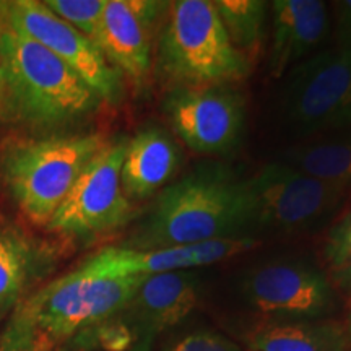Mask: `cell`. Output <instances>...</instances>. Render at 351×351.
<instances>
[{
    "label": "cell",
    "mask_w": 351,
    "mask_h": 351,
    "mask_svg": "<svg viewBox=\"0 0 351 351\" xmlns=\"http://www.w3.org/2000/svg\"><path fill=\"white\" fill-rule=\"evenodd\" d=\"M106 143L98 134L10 140L0 155V171L21 212L47 226L78 176Z\"/></svg>",
    "instance_id": "cell-6"
},
{
    "label": "cell",
    "mask_w": 351,
    "mask_h": 351,
    "mask_svg": "<svg viewBox=\"0 0 351 351\" xmlns=\"http://www.w3.org/2000/svg\"><path fill=\"white\" fill-rule=\"evenodd\" d=\"M2 16H0V38H2ZM0 96H2V54H0Z\"/></svg>",
    "instance_id": "cell-26"
},
{
    "label": "cell",
    "mask_w": 351,
    "mask_h": 351,
    "mask_svg": "<svg viewBox=\"0 0 351 351\" xmlns=\"http://www.w3.org/2000/svg\"><path fill=\"white\" fill-rule=\"evenodd\" d=\"M0 121L33 132L62 130L99 108L98 95L43 44L2 19Z\"/></svg>",
    "instance_id": "cell-1"
},
{
    "label": "cell",
    "mask_w": 351,
    "mask_h": 351,
    "mask_svg": "<svg viewBox=\"0 0 351 351\" xmlns=\"http://www.w3.org/2000/svg\"><path fill=\"white\" fill-rule=\"evenodd\" d=\"M200 276L179 270L143 276L135 293L112 315L130 340V351H150L161 333L182 324L199 302Z\"/></svg>",
    "instance_id": "cell-12"
},
{
    "label": "cell",
    "mask_w": 351,
    "mask_h": 351,
    "mask_svg": "<svg viewBox=\"0 0 351 351\" xmlns=\"http://www.w3.org/2000/svg\"><path fill=\"white\" fill-rule=\"evenodd\" d=\"M343 127H351V106H350V109H348V112H346Z\"/></svg>",
    "instance_id": "cell-27"
},
{
    "label": "cell",
    "mask_w": 351,
    "mask_h": 351,
    "mask_svg": "<svg viewBox=\"0 0 351 351\" xmlns=\"http://www.w3.org/2000/svg\"><path fill=\"white\" fill-rule=\"evenodd\" d=\"M256 244L257 241L254 239L231 238L163 249H130L124 245L104 247L95 256L86 258L78 269L83 274L98 278L152 276L213 265L236 254L249 251Z\"/></svg>",
    "instance_id": "cell-14"
},
{
    "label": "cell",
    "mask_w": 351,
    "mask_h": 351,
    "mask_svg": "<svg viewBox=\"0 0 351 351\" xmlns=\"http://www.w3.org/2000/svg\"><path fill=\"white\" fill-rule=\"evenodd\" d=\"M169 2L108 0L95 44L121 75L145 86L153 69V46Z\"/></svg>",
    "instance_id": "cell-13"
},
{
    "label": "cell",
    "mask_w": 351,
    "mask_h": 351,
    "mask_svg": "<svg viewBox=\"0 0 351 351\" xmlns=\"http://www.w3.org/2000/svg\"><path fill=\"white\" fill-rule=\"evenodd\" d=\"M127 142L129 138L108 142L88 163L47 223L49 230L72 236H90L114 230L129 221L134 207L121 184Z\"/></svg>",
    "instance_id": "cell-8"
},
{
    "label": "cell",
    "mask_w": 351,
    "mask_h": 351,
    "mask_svg": "<svg viewBox=\"0 0 351 351\" xmlns=\"http://www.w3.org/2000/svg\"><path fill=\"white\" fill-rule=\"evenodd\" d=\"M278 117L291 135L311 138L343 129L351 106V49L335 47L302 60L282 77Z\"/></svg>",
    "instance_id": "cell-7"
},
{
    "label": "cell",
    "mask_w": 351,
    "mask_h": 351,
    "mask_svg": "<svg viewBox=\"0 0 351 351\" xmlns=\"http://www.w3.org/2000/svg\"><path fill=\"white\" fill-rule=\"evenodd\" d=\"M165 114L174 134L199 155H226L243 138L245 104L232 85L173 88Z\"/></svg>",
    "instance_id": "cell-11"
},
{
    "label": "cell",
    "mask_w": 351,
    "mask_h": 351,
    "mask_svg": "<svg viewBox=\"0 0 351 351\" xmlns=\"http://www.w3.org/2000/svg\"><path fill=\"white\" fill-rule=\"evenodd\" d=\"M282 163L302 173L351 186V127L327 132L289 147Z\"/></svg>",
    "instance_id": "cell-18"
},
{
    "label": "cell",
    "mask_w": 351,
    "mask_h": 351,
    "mask_svg": "<svg viewBox=\"0 0 351 351\" xmlns=\"http://www.w3.org/2000/svg\"><path fill=\"white\" fill-rule=\"evenodd\" d=\"M239 184L226 166H195L160 192L124 247L163 249L239 238Z\"/></svg>",
    "instance_id": "cell-3"
},
{
    "label": "cell",
    "mask_w": 351,
    "mask_h": 351,
    "mask_svg": "<svg viewBox=\"0 0 351 351\" xmlns=\"http://www.w3.org/2000/svg\"><path fill=\"white\" fill-rule=\"evenodd\" d=\"M108 0H46L44 5L65 23L95 41Z\"/></svg>",
    "instance_id": "cell-21"
},
{
    "label": "cell",
    "mask_w": 351,
    "mask_h": 351,
    "mask_svg": "<svg viewBox=\"0 0 351 351\" xmlns=\"http://www.w3.org/2000/svg\"><path fill=\"white\" fill-rule=\"evenodd\" d=\"M213 3L232 46L249 60L254 59L261 49L269 3L262 0H217Z\"/></svg>",
    "instance_id": "cell-19"
},
{
    "label": "cell",
    "mask_w": 351,
    "mask_h": 351,
    "mask_svg": "<svg viewBox=\"0 0 351 351\" xmlns=\"http://www.w3.org/2000/svg\"><path fill=\"white\" fill-rule=\"evenodd\" d=\"M345 326H346V330H348V335L351 339V309H350V315H348V322H346Z\"/></svg>",
    "instance_id": "cell-28"
},
{
    "label": "cell",
    "mask_w": 351,
    "mask_h": 351,
    "mask_svg": "<svg viewBox=\"0 0 351 351\" xmlns=\"http://www.w3.org/2000/svg\"><path fill=\"white\" fill-rule=\"evenodd\" d=\"M351 186L324 181L282 163L262 166L239 184V238L315 231L339 212Z\"/></svg>",
    "instance_id": "cell-5"
},
{
    "label": "cell",
    "mask_w": 351,
    "mask_h": 351,
    "mask_svg": "<svg viewBox=\"0 0 351 351\" xmlns=\"http://www.w3.org/2000/svg\"><path fill=\"white\" fill-rule=\"evenodd\" d=\"M181 165V150L165 129L148 125L127 142L121 169L122 191L129 200H143L163 189Z\"/></svg>",
    "instance_id": "cell-16"
},
{
    "label": "cell",
    "mask_w": 351,
    "mask_h": 351,
    "mask_svg": "<svg viewBox=\"0 0 351 351\" xmlns=\"http://www.w3.org/2000/svg\"><path fill=\"white\" fill-rule=\"evenodd\" d=\"M252 351H350L345 324L320 319H267L249 328Z\"/></svg>",
    "instance_id": "cell-17"
},
{
    "label": "cell",
    "mask_w": 351,
    "mask_h": 351,
    "mask_svg": "<svg viewBox=\"0 0 351 351\" xmlns=\"http://www.w3.org/2000/svg\"><path fill=\"white\" fill-rule=\"evenodd\" d=\"M333 10H335L339 47H350L351 49V0L335 2Z\"/></svg>",
    "instance_id": "cell-24"
},
{
    "label": "cell",
    "mask_w": 351,
    "mask_h": 351,
    "mask_svg": "<svg viewBox=\"0 0 351 351\" xmlns=\"http://www.w3.org/2000/svg\"><path fill=\"white\" fill-rule=\"evenodd\" d=\"M140 282L142 276L98 278L80 269L70 271L16 306L0 351H57L119 313Z\"/></svg>",
    "instance_id": "cell-2"
},
{
    "label": "cell",
    "mask_w": 351,
    "mask_h": 351,
    "mask_svg": "<svg viewBox=\"0 0 351 351\" xmlns=\"http://www.w3.org/2000/svg\"><path fill=\"white\" fill-rule=\"evenodd\" d=\"M245 302L269 319H320L335 307L328 276L304 258H275L245 271Z\"/></svg>",
    "instance_id": "cell-10"
},
{
    "label": "cell",
    "mask_w": 351,
    "mask_h": 351,
    "mask_svg": "<svg viewBox=\"0 0 351 351\" xmlns=\"http://www.w3.org/2000/svg\"><path fill=\"white\" fill-rule=\"evenodd\" d=\"M28 271V252L13 236L0 234V315L15 304Z\"/></svg>",
    "instance_id": "cell-20"
},
{
    "label": "cell",
    "mask_w": 351,
    "mask_h": 351,
    "mask_svg": "<svg viewBox=\"0 0 351 351\" xmlns=\"http://www.w3.org/2000/svg\"><path fill=\"white\" fill-rule=\"evenodd\" d=\"M269 5V70L274 78H282L295 65L317 54L330 34V16L327 3L320 0H275Z\"/></svg>",
    "instance_id": "cell-15"
},
{
    "label": "cell",
    "mask_w": 351,
    "mask_h": 351,
    "mask_svg": "<svg viewBox=\"0 0 351 351\" xmlns=\"http://www.w3.org/2000/svg\"><path fill=\"white\" fill-rule=\"evenodd\" d=\"M165 351H241L232 341L213 332H192L174 340Z\"/></svg>",
    "instance_id": "cell-22"
},
{
    "label": "cell",
    "mask_w": 351,
    "mask_h": 351,
    "mask_svg": "<svg viewBox=\"0 0 351 351\" xmlns=\"http://www.w3.org/2000/svg\"><path fill=\"white\" fill-rule=\"evenodd\" d=\"M348 252H351V210L339 221L333 223L327 234L326 247H324L327 263L343 257Z\"/></svg>",
    "instance_id": "cell-23"
},
{
    "label": "cell",
    "mask_w": 351,
    "mask_h": 351,
    "mask_svg": "<svg viewBox=\"0 0 351 351\" xmlns=\"http://www.w3.org/2000/svg\"><path fill=\"white\" fill-rule=\"evenodd\" d=\"M153 59L169 90L234 85L251 73V60L232 46L208 0L169 2Z\"/></svg>",
    "instance_id": "cell-4"
},
{
    "label": "cell",
    "mask_w": 351,
    "mask_h": 351,
    "mask_svg": "<svg viewBox=\"0 0 351 351\" xmlns=\"http://www.w3.org/2000/svg\"><path fill=\"white\" fill-rule=\"evenodd\" d=\"M328 271H330L332 285H335L346 295H351V252L328 263Z\"/></svg>",
    "instance_id": "cell-25"
},
{
    "label": "cell",
    "mask_w": 351,
    "mask_h": 351,
    "mask_svg": "<svg viewBox=\"0 0 351 351\" xmlns=\"http://www.w3.org/2000/svg\"><path fill=\"white\" fill-rule=\"evenodd\" d=\"M0 16L19 32L43 44L47 51L77 72L86 85L109 104L124 95L122 75L108 62L95 41L52 13L38 0L0 2Z\"/></svg>",
    "instance_id": "cell-9"
}]
</instances>
